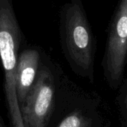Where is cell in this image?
Instances as JSON below:
<instances>
[{"mask_svg": "<svg viewBox=\"0 0 127 127\" xmlns=\"http://www.w3.org/2000/svg\"><path fill=\"white\" fill-rule=\"evenodd\" d=\"M62 50L78 71L89 72L94 65L95 41L81 0H70L60 11Z\"/></svg>", "mask_w": 127, "mask_h": 127, "instance_id": "obj_1", "label": "cell"}, {"mask_svg": "<svg viewBox=\"0 0 127 127\" xmlns=\"http://www.w3.org/2000/svg\"><path fill=\"white\" fill-rule=\"evenodd\" d=\"M54 80L50 68L39 67L36 80L20 106L25 127H46L53 111Z\"/></svg>", "mask_w": 127, "mask_h": 127, "instance_id": "obj_2", "label": "cell"}, {"mask_svg": "<svg viewBox=\"0 0 127 127\" xmlns=\"http://www.w3.org/2000/svg\"><path fill=\"white\" fill-rule=\"evenodd\" d=\"M127 59V0H120L112 17L103 58L104 67L112 80L123 75Z\"/></svg>", "mask_w": 127, "mask_h": 127, "instance_id": "obj_3", "label": "cell"}, {"mask_svg": "<svg viewBox=\"0 0 127 127\" xmlns=\"http://www.w3.org/2000/svg\"><path fill=\"white\" fill-rule=\"evenodd\" d=\"M57 127H90V121L79 112L65 117Z\"/></svg>", "mask_w": 127, "mask_h": 127, "instance_id": "obj_5", "label": "cell"}, {"mask_svg": "<svg viewBox=\"0 0 127 127\" xmlns=\"http://www.w3.org/2000/svg\"><path fill=\"white\" fill-rule=\"evenodd\" d=\"M41 60V53L36 48H27L19 54L16 73L19 106L25 101L36 80Z\"/></svg>", "mask_w": 127, "mask_h": 127, "instance_id": "obj_4", "label": "cell"}, {"mask_svg": "<svg viewBox=\"0 0 127 127\" xmlns=\"http://www.w3.org/2000/svg\"><path fill=\"white\" fill-rule=\"evenodd\" d=\"M0 127H5V125L4 124V121L1 118V114H0Z\"/></svg>", "mask_w": 127, "mask_h": 127, "instance_id": "obj_6", "label": "cell"}, {"mask_svg": "<svg viewBox=\"0 0 127 127\" xmlns=\"http://www.w3.org/2000/svg\"></svg>", "mask_w": 127, "mask_h": 127, "instance_id": "obj_7", "label": "cell"}]
</instances>
